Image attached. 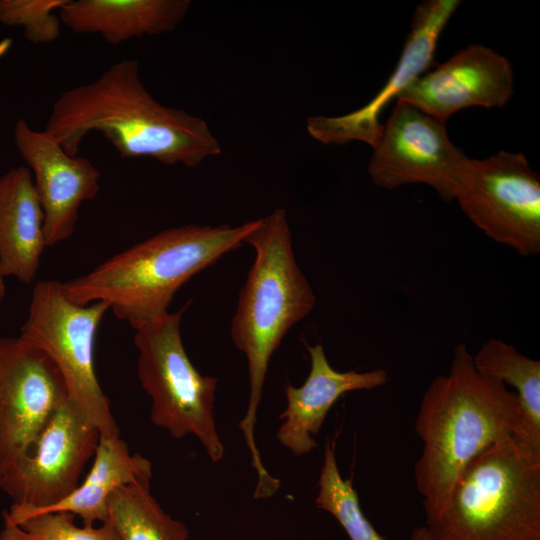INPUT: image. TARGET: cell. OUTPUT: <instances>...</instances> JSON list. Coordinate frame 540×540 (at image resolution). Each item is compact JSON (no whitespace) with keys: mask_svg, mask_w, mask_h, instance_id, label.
I'll use <instances>...</instances> for the list:
<instances>
[{"mask_svg":"<svg viewBox=\"0 0 540 540\" xmlns=\"http://www.w3.org/2000/svg\"><path fill=\"white\" fill-rule=\"evenodd\" d=\"M466 157L451 142L444 123L396 101L373 147L368 175L373 184L389 190L425 184L450 202Z\"/></svg>","mask_w":540,"mask_h":540,"instance_id":"30bf717a","label":"cell"},{"mask_svg":"<svg viewBox=\"0 0 540 540\" xmlns=\"http://www.w3.org/2000/svg\"><path fill=\"white\" fill-rule=\"evenodd\" d=\"M459 4L458 0H426L417 5L397 66L377 95L346 115L309 117V134L324 144L361 141L373 148L383 127L381 112L434 64L438 39Z\"/></svg>","mask_w":540,"mask_h":540,"instance_id":"7c38bea8","label":"cell"},{"mask_svg":"<svg viewBox=\"0 0 540 540\" xmlns=\"http://www.w3.org/2000/svg\"><path fill=\"white\" fill-rule=\"evenodd\" d=\"M244 242L255 250V260L239 292L230 336L248 362L250 396L239 423L257 485L266 487L273 477L264 467L255 443L257 410L270 359L287 332L314 308L316 297L295 259L287 214L276 209L259 219Z\"/></svg>","mask_w":540,"mask_h":540,"instance_id":"277c9868","label":"cell"},{"mask_svg":"<svg viewBox=\"0 0 540 540\" xmlns=\"http://www.w3.org/2000/svg\"><path fill=\"white\" fill-rule=\"evenodd\" d=\"M183 311H168L135 329L137 375L151 398V422L175 439L195 436L218 462L224 457L214 415L218 380L190 361L180 331Z\"/></svg>","mask_w":540,"mask_h":540,"instance_id":"8992f818","label":"cell"},{"mask_svg":"<svg viewBox=\"0 0 540 540\" xmlns=\"http://www.w3.org/2000/svg\"><path fill=\"white\" fill-rule=\"evenodd\" d=\"M0 54H2V51H0Z\"/></svg>","mask_w":540,"mask_h":540,"instance_id":"484cf974","label":"cell"},{"mask_svg":"<svg viewBox=\"0 0 540 540\" xmlns=\"http://www.w3.org/2000/svg\"><path fill=\"white\" fill-rule=\"evenodd\" d=\"M43 210L25 166L0 176V272L24 284L37 276L46 248Z\"/></svg>","mask_w":540,"mask_h":540,"instance_id":"2e32d148","label":"cell"},{"mask_svg":"<svg viewBox=\"0 0 540 540\" xmlns=\"http://www.w3.org/2000/svg\"><path fill=\"white\" fill-rule=\"evenodd\" d=\"M473 363L481 374L513 387L521 408L524 441L540 448V361L494 338L481 345Z\"/></svg>","mask_w":540,"mask_h":540,"instance_id":"d6986e66","label":"cell"},{"mask_svg":"<svg viewBox=\"0 0 540 540\" xmlns=\"http://www.w3.org/2000/svg\"><path fill=\"white\" fill-rule=\"evenodd\" d=\"M108 522L118 540H188L189 530L167 514L150 492V481L116 489L108 500Z\"/></svg>","mask_w":540,"mask_h":540,"instance_id":"ffe728a7","label":"cell"},{"mask_svg":"<svg viewBox=\"0 0 540 540\" xmlns=\"http://www.w3.org/2000/svg\"><path fill=\"white\" fill-rule=\"evenodd\" d=\"M453 200L494 242L524 257L540 253V177L522 153L466 157Z\"/></svg>","mask_w":540,"mask_h":540,"instance_id":"ba28073f","label":"cell"},{"mask_svg":"<svg viewBox=\"0 0 540 540\" xmlns=\"http://www.w3.org/2000/svg\"><path fill=\"white\" fill-rule=\"evenodd\" d=\"M424 526L430 540H540V448L511 435L484 450Z\"/></svg>","mask_w":540,"mask_h":540,"instance_id":"5b68a950","label":"cell"},{"mask_svg":"<svg viewBox=\"0 0 540 540\" xmlns=\"http://www.w3.org/2000/svg\"><path fill=\"white\" fill-rule=\"evenodd\" d=\"M409 540H430L426 527L425 526L415 527L410 534Z\"/></svg>","mask_w":540,"mask_h":540,"instance_id":"cb8c5ba5","label":"cell"},{"mask_svg":"<svg viewBox=\"0 0 540 540\" xmlns=\"http://www.w3.org/2000/svg\"><path fill=\"white\" fill-rule=\"evenodd\" d=\"M0 540H118L108 522L77 526L65 512L34 513L10 517L3 512Z\"/></svg>","mask_w":540,"mask_h":540,"instance_id":"7402d4cb","label":"cell"},{"mask_svg":"<svg viewBox=\"0 0 540 540\" xmlns=\"http://www.w3.org/2000/svg\"><path fill=\"white\" fill-rule=\"evenodd\" d=\"M109 310L102 301L78 305L64 294L61 282L34 285L28 315L19 337L44 352L58 369L68 397L100 437H117L119 428L94 363L95 338Z\"/></svg>","mask_w":540,"mask_h":540,"instance_id":"52a82bcc","label":"cell"},{"mask_svg":"<svg viewBox=\"0 0 540 540\" xmlns=\"http://www.w3.org/2000/svg\"><path fill=\"white\" fill-rule=\"evenodd\" d=\"M190 7L189 0H68L58 15L73 33L99 34L119 45L173 31Z\"/></svg>","mask_w":540,"mask_h":540,"instance_id":"e0dca14e","label":"cell"},{"mask_svg":"<svg viewBox=\"0 0 540 540\" xmlns=\"http://www.w3.org/2000/svg\"><path fill=\"white\" fill-rule=\"evenodd\" d=\"M151 462L138 453L132 454L125 441L117 437H100L93 463L83 482L62 501L38 511L10 506L4 513L18 517L34 513L65 512L77 515L84 526L104 523L108 517V500L123 485L150 481Z\"/></svg>","mask_w":540,"mask_h":540,"instance_id":"ac0fdd59","label":"cell"},{"mask_svg":"<svg viewBox=\"0 0 540 540\" xmlns=\"http://www.w3.org/2000/svg\"><path fill=\"white\" fill-rule=\"evenodd\" d=\"M68 0H0V23L21 27L32 44L47 45L60 35L58 10Z\"/></svg>","mask_w":540,"mask_h":540,"instance_id":"603a6c76","label":"cell"},{"mask_svg":"<svg viewBox=\"0 0 540 540\" xmlns=\"http://www.w3.org/2000/svg\"><path fill=\"white\" fill-rule=\"evenodd\" d=\"M14 143L32 173L44 215L46 247L69 239L79 208L100 191V172L87 158L69 155L46 130L37 131L24 119L13 130Z\"/></svg>","mask_w":540,"mask_h":540,"instance_id":"4fadbf2b","label":"cell"},{"mask_svg":"<svg viewBox=\"0 0 540 540\" xmlns=\"http://www.w3.org/2000/svg\"><path fill=\"white\" fill-rule=\"evenodd\" d=\"M45 130L72 156L92 132L102 134L124 159L193 168L221 153L202 118L152 96L135 59H122L97 79L64 91L52 105Z\"/></svg>","mask_w":540,"mask_h":540,"instance_id":"6da1fadb","label":"cell"},{"mask_svg":"<svg viewBox=\"0 0 540 540\" xmlns=\"http://www.w3.org/2000/svg\"><path fill=\"white\" fill-rule=\"evenodd\" d=\"M99 439V431L67 398L26 452L0 476V489L20 510L55 505L78 487Z\"/></svg>","mask_w":540,"mask_h":540,"instance_id":"9c48e42d","label":"cell"},{"mask_svg":"<svg viewBox=\"0 0 540 540\" xmlns=\"http://www.w3.org/2000/svg\"><path fill=\"white\" fill-rule=\"evenodd\" d=\"M514 74L507 58L482 44H471L418 77L398 97L446 124L472 106L503 107L512 97Z\"/></svg>","mask_w":540,"mask_h":540,"instance_id":"5bb4252c","label":"cell"},{"mask_svg":"<svg viewBox=\"0 0 540 540\" xmlns=\"http://www.w3.org/2000/svg\"><path fill=\"white\" fill-rule=\"evenodd\" d=\"M4 278L5 277L0 272V304L2 303L6 294V286H5Z\"/></svg>","mask_w":540,"mask_h":540,"instance_id":"d4e9b609","label":"cell"},{"mask_svg":"<svg viewBox=\"0 0 540 540\" xmlns=\"http://www.w3.org/2000/svg\"><path fill=\"white\" fill-rule=\"evenodd\" d=\"M259 219L239 226L169 228L61 282L75 304L102 301L134 330L168 312L176 292L195 274L236 249Z\"/></svg>","mask_w":540,"mask_h":540,"instance_id":"3957f363","label":"cell"},{"mask_svg":"<svg viewBox=\"0 0 540 540\" xmlns=\"http://www.w3.org/2000/svg\"><path fill=\"white\" fill-rule=\"evenodd\" d=\"M310 371L300 387L287 383L285 395L287 406L279 416L283 423L277 439L294 455L309 453L316 446L317 435L334 403L345 393L371 390L385 385L389 379L383 368L358 372H340L329 363L324 348L317 343L307 345Z\"/></svg>","mask_w":540,"mask_h":540,"instance_id":"9a60e30c","label":"cell"},{"mask_svg":"<svg viewBox=\"0 0 540 540\" xmlns=\"http://www.w3.org/2000/svg\"><path fill=\"white\" fill-rule=\"evenodd\" d=\"M67 398L65 383L44 352L19 336H0V476Z\"/></svg>","mask_w":540,"mask_h":540,"instance_id":"8fae6325","label":"cell"},{"mask_svg":"<svg viewBox=\"0 0 540 540\" xmlns=\"http://www.w3.org/2000/svg\"><path fill=\"white\" fill-rule=\"evenodd\" d=\"M315 503L339 522L350 540H385L363 513L352 481L342 477L330 441L324 447Z\"/></svg>","mask_w":540,"mask_h":540,"instance_id":"44dd1931","label":"cell"},{"mask_svg":"<svg viewBox=\"0 0 540 540\" xmlns=\"http://www.w3.org/2000/svg\"><path fill=\"white\" fill-rule=\"evenodd\" d=\"M415 432L422 451L414 479L425 524L442 513L458 477L480 453L511 435L524 440L516 394L481 374L465 343L455 346L449 372L436 376L425 390Z\"/></svg>","mask_w":540,"mask_h":540,"instance_id":"7a4b0ae2","label":"cell"}]
</instances>
